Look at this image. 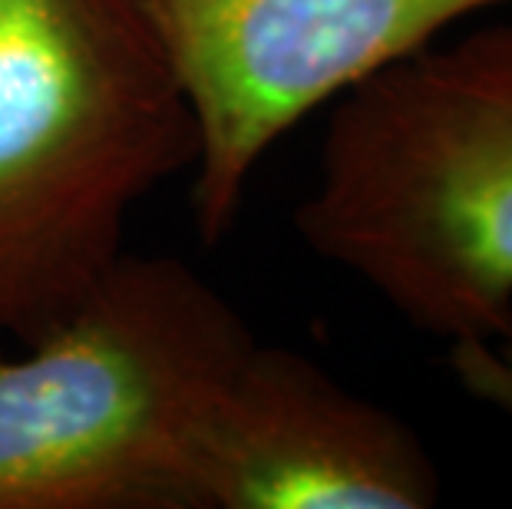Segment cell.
<instances>
[{
	"mask_svg": "<svg viewBox=\"0 0 512 509\" xmlns=\"http://www.w3.org/2000/svg\"><path fill=\"white\" fill-rule=\"evenodd\" d=\"M294 229L446 344L512 331V20L387 63L331 103Z\"/></svg>",
	"mask_w": 512,
	"mask_h": 509,
	"instance_id": "1",
	"label": "cell"
},
{
	"mask_svg": "<svg viewBox=\"0 0 512 509\" xmlns=\"http://www.w3.org/2000/svg\"><path fill=\"white\" fill-rule=\"evenodd\" d=\"M199 129L143 0H0V341H34L126 252Z\"/></svg>",
	"mask_w": 512,
	"mask_h": 509,
	"instance_id": "2",
	"label": "cell"
},
{
	"mask_svg": "<svg viewBox=\"0 0 512 509\" xmlns=\"http://www.w3.org/2000/svg\"><path fill=\"white\" fill-rule=\"evenodd\" d=\"M255 334L172 255L123 252L57 324L0 348V509H195V447Z\"/></svg>",
	"mask_w": 512,
	"mask_h": 509,
	"instance_id": "3",
	"label": "cell"
},
{
	"mask_svg": "<svg viewBox=\"0 0 512 509\" xmlns=\"http://www.w3.org/2000/svg\"><path fill=\"white\" fill-rule=\"evenodd\" d=\"M189 96L205 245L232 232L261 159L301 119L460 20L512 0H143Z\"/></svg>",
	"mask_w": 512,
	"mask_h": 509,
	"instance_id": "4",
	"label": "cell"
},
{
	"mask_svg": "<svg viewBox=\"0 0 512 509\" xmlns=\"http://www.w3.org/2000/svg\"><path fill=\"white\" fill-rule=\"evenodd\" d=\"M192 493L195 509H430L443 480L394 410L255 338L202 420Z\"/></svg>",
	"mask_w": 512,
	"mask_h": 509,
	"instance_id": "5",
	"label": "cell"
},
{
	"mask_svg": "<svg viewBox=\"0 0 512 509\" xmlns=\"http://www.w3.org/2000/svg\"><path fill=\"white\" fill-rule=\"evenodd\" d=\"M446 364L473 400L512 420V331L499 338L450 341Z\"/></svg>",
	"mask_w": 512,
	"mask_h": 509,
	"instance_id": "6",
	"label": "cell"
}]
</instances>
